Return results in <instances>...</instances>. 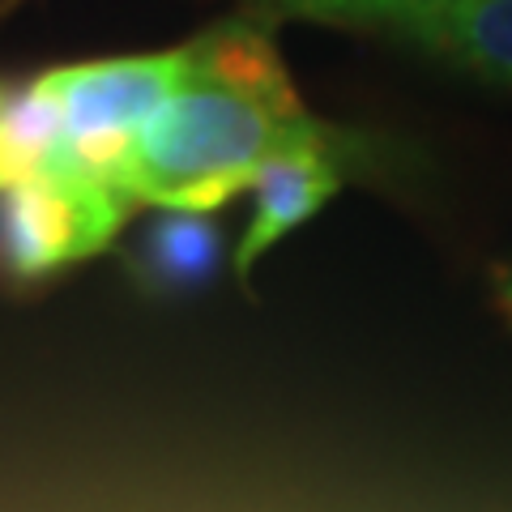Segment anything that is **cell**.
Masks as SVG:
<instances>
[{"instance_id": "1", "label": "cell", "mask_w": 512, "mask_h": 512, "mask_svg": "<svg viewBox=\"0 0 512 512\" xmlns=\"http://www.w3.org/2000/svg\"><path fill=\"white\" fill-rule=\"evenodd\" d=\"M325 133L265 30L227 22L188 43L184 82L137 137L120 192L137 205L210 214L248 192L274 154Z\"/></svg>"}, {"instance_id": "2", "label": "cell", "mask_w": 512, "mask_h": 512, "mask_svg": "<svg viewBox=\"0 0 512 512\" xmlns=\"http://www.w3.org/2000/svg\"><path fill=\"white\" fill-rule=\"evenodd\" d=\"M188 43L171 52L60 64L35 77L60 133V175L120 188L124 163L146 124L184 82Z\"/></svg>"}, {"instance_id": "3", "label": "cell", "mask_w": 512, "mask_h": 512, "mask_svg": "<svg viewBox=\"0 0 512 512\" xmlns=\"http://www.w3.org/2000/svg\"><path fill=\"white\" fill-rule=\"evenodd\" d=\"M128 197L86 175H43L0 192V261L39 278L103 252L120 235Z\"/></svg>"}, {"instance_id": "4", "label": "cell", "mask_w": 512, "mask_h": 512, "mask_svg": "<svg viewBox=\"0 0 512 512\" xmlns=\"http://www.w3.org/2000/svg\"><path fill=\"white\" fill-rule=\"evenodd\" d=\"M333 133L274 154L252 180V214L235 244V274L248 278L252 265L269 256L291 231L312 222L342 188V163L333 154Z\"/></svg>"}, {"instance_id": "5", "label": "cell", "mask_w": 512, "mask_h": 512, "mask_svg": "<svg viewBox=\"0 0 512 512\" xmlns=\"http://www.w3.org/2000/svg\"><path fill=\"white\" fill-rule=\"evenodd\" d=\"M402 35L512 82V0H457Z\"/></svg>"}, {"instance_id": "6", "label": "cell", "mask_w": 512, "mask_h": 512, "mask_svg": "<svg viewBox=\"0 0 512 512\" xmlns=\"http://www.w3.org/2000/svg\"><path fill=\"white\" fill-rule=\"evenodd\" d=\"M269 13L282 18H312V22H384L397 30H410L414 22L431 18L457 0H256Z\"/></svg>"}]
</instances>
